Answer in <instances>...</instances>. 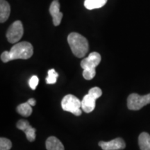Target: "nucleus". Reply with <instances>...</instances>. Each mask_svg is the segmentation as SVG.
<instances>
[{"mask_svg": "<svg viewBox=\"0 0 150 150\" xmlns=\"http://www.w3.org/2000/svg\"><path fill=\"white\" fill-rule=\"evenodd\" d=\"M33 48L29 42H20L14 45L9 52L5 51L1 54V60L7 63L13 60L28 59L32 56Z\"/></svg>", "mask_w": 150, "mask_h": 150, "instance_id": "nucleus-1", "label": "nucleus"}, {"mask_svg": "<svg viewBox=\"0 0 150 150\" xmlns=\"http://www.w3.org/2000/svg\"><path fill=\"white\" fill-rule=\"evenodd\" d=\"M67 42L73 54L77 58L84 57L88 52V42L85 37L79 33H70L67 37Z\"/></svg>", "mask_w": 150, "mask_h": 150, "instance_id": "nucleus-2", "label": "nucleus"}, {"mask_svg": "<svg viewBox=\"0 0 150 150\" xmlns=\"http://www.w3.org/2000/svg\"><path fill=\"white\" fill-rule=\"evenodd\" d=\"M102 95V90L99 87H94L90 89L88 93L83 97L81 100V108L86 113L91 112L95 109L96 100Z\"/></svg>", "mask_w": 150, "mask_h": 150, "instance_id": "nucleus-3", "label": "nucleus"}, {"mask_svg": "<svg viewBox=\"0 0 150 150\" xmlns=\"http://www.w3.org/2000/svg\"><path fill=\"white\" fill-rule=\"evenodd\" d=\"M62 108L65 111L70 112L76 116H79L82 114L81 102L77 97L72 95H67L61 101Z\"/></svg>", "mask_w": 150, "mask_h": 150, "instance_id": "nucleus-4", "label": "nucleus"}, {"mask_svg": "<svg viewBox=\"0 0 150 150\" xmlns=\"http://www.w3.org/2000/svg\"><path fill=\"white\" fill-rule=\"evenodd\" d=\"M149 104H150V93L142 96L136 93H132L127 98V107L131 110H138Z\"/></svg>", "mask_w": 150, "mask_h": 150, "instance_id": "nucleus-5", "label": "nucleus"}, {"mask_svg": "<svg viewBox=\"0 0 150 150\" xmlns=\"http://www.w3.org/2000/svg\"><path fill=\"white\" fill-rule=\"evenodd\" d=\"M24 34V28L21 21L17 20L9 27L6 33L7 40L10 43L14 44L22 38Z\"/></svg>", "mask_w": 150, "mask_h": 150, "instance_id": "nucleus-6", "label": "nucleus"}, {"mask_svg": "<svg viewBox=\"0 0 150 150\" xmlns=\"http://www.w3.org/2000/svg\"><path fill=\"white\" fill-rule=\"evenodd\" d=\"M102 57L98 52H94L89 54L88 57L85 58L81 62V67L83 70H95V68L100 63Z\"/></svg>", "mask_w": 150, "mask_h": 150, "instance_id": "nucleus-7", "label": "nucleus"}, {"mask_svg": "<svg viewBox=\"0 0 150 150\" xmlns=\"http://www.w3.org/2000/svg\"><path fill=\"white\" fill-rule=\"evenodd\" d=\"M103 150H122L126 147V143L122 138H117L108 142L100 141L98 143Z\"/></svg>", "mask_w": 150, "mask_h": 150, "instance_id": "nucleus-8", "label": "nucleus"}, {"mask_svg": "<svg viewBox=\"0 0 150 150\" xmlns=\"http://www.w3.org/2000/svg\"><path fill=\"white\" fill-rule=\"evenodd\" d=\"M17 128L23 131L29 142H33L35 140V129L30 125L29 122L26 120H20L16 125Z\"/></svg>", "mask_w": 150, "mask_h": 150, "instance_id": "nucleus-9", "label": "nucleus"}, {"mask_svg": "<svg viewBox=\"0 0 150 150\" xmlns=\"http://www.w3.org/2000/svg\"><path fill=\"white\" fill-rule=\"evenodd\" d=\"M50 13L53 19L54 26H59L63 18V13L60 12V4L58 0H54L50 7Z\"/></svg>", "mask_w": 150, "mask_h": 150, "instance_id": "nucleus-10", "label": "nucleus"}, {"mask_svg": "<svg viewBox=\"0 0 150 150\" xmlns=\"http://www.w3.org/2000/svg\"><path fill=\"white\" fill-rule=\"evenodd\" d=\"M46 149L47 150H65L63 143L55 136H50L47 139Z\"/></svg>", "mask_w": 150, "mask_h": 150, "instance_id": "nucleus-11", "label": "nucleus"}, {"mask_svg": "<svg viewBox=\"0 0 150 150\" xmlns=\"http://www.w3.org/2000/svg\"><path fill=\"white\" fill-rule=\"evenodd\" d=\"M11 8L9 4L6 0L0 1V22L4 23L8 20L10 16Z\"/></svg>", "mask_w": 150, "mask_h": 150, "instance_id": "nucleus-12", "label": "nucleus"}, {"mask_svg": "<svg viewBox=\"0 0 150 150\" xmlns=\"http://www.w3.org/2000/svg\"><path fill=\"white\" fill-rule=\"evenodd\" d=\"M138 145L140 150H150V135L142 132L138 137Z\"/></svg>", "mask_w": 150, "mask_h": 150, "instance_id": "nucleus-13", "label": "nucleus"}, {"mask_svg": "<svg viewBox=\"0 0 150 150\" xmlns=\"http://www.w3.org/2000/svg\"><path fill=\"white\" fill-rule=\"evenodd\" d=\"M108 0H85L84 6L88 10L102 8L106 4Z\"/></svg>", "mask_w": 150, "mask_h": 150, "instance_id": "nucleus-14", "label": "nucleus"}, {"mask_svg": "<svg viewBox=\"0 0 150 150\" xmlns=\"http://www.w3.org/2000/svg\"><path fill=\"white\" fill-rule=\"evenodd\" d=\"M17 111L23 117H29L32 113V107L27 102L22 103L17 107Z\"/></svg>", "mask_w": 150, "mask_h": 150, "instance_id": "nucleus-15", "label": "nucleus"}, {"mask_svg": "<svg viewBox=\"0 0 150 150\" xmlns=\"http://www.w3.org/2000/svg\"><path fill=\"white\" fill-rule=\"evenodd\" d=\"M59 74L54 69H51L48 71V76L46 78V83L47 84H54L57 81Z\"/></svg>", "mask_w": 150, "mask_h": 150, "instance_id": "nucleus-16", "label": "nucleus"}, {"mask_svg": "<svg viewBox=\"0 0 150 150\" xmlns=\"http://www.w3.org/2000/svg\"><path fill=\"white\" fill-rule=\"evenodd\" d=\"M12 147V142L8 138H0V150H10Z\"/></svg>", "mask_w": 150, "mask_h": 150, "instance_id": "nucleus-17", "label": "nucleus"}, {"mask_svg": "<svg viewBox=\"0 0 150 150\" xmlns=\"http://www.w3.org/2000/svg\"><path fill=\"white\" fill-rule=\"evenodd\" d=\"M38 82H39L38 77L37 76H35V75H33V76H31L29 81L30 88L34 91V90H35V88H36L38 84Z\"/></svg>", "mask_w": 150, "mask_h": 150, "instance_id": "nucleus-18", "label": "nucleus"}, {"mask_svg": "<svg viewBox=\"0 0 150 150\" xmlns=\"http://www.w3.org/2000/svg\"><path fill=\"white\" fill-rule=\"evenodd\" d=\"M27 102L29 103V104L31 105V106H34L35 104H36V101L33 98H31V99H29V100L27 101Z\"/></svg>", "mask_w": 150, "mask_h": 150, "instance_id": "nucleus-19", "label": "nucleus"}]
</instances>
